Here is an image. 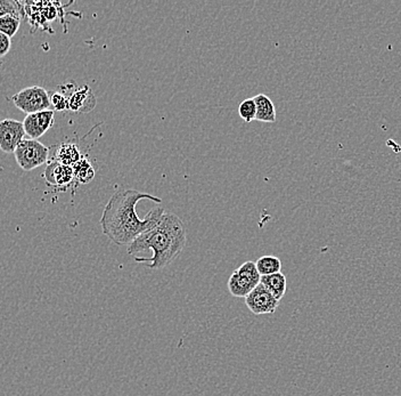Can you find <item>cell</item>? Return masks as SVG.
<instances>
[{
    "instance_id": "obj_1",
    "label": "cell",
    "mask_w": 401,
    "mask_h": 396,
    "mask_svg": "<svg viewBox=\"0 0 401 396\" xmlns=\"http://www.w3.org/2000/svg\"><path fill=\"white\" fill-rule=\"evenodd\" d=\"M142 200L162 202L159 197L137 190H121L109 198L100 223L103 233L115 245L128 247L162 219L164 209L161 207L154 208L144 219H140L137 215L136 206Z\"/></svg>"
},
{
    "instance_id": "obj_2",
    "label": "cell",
    "mask_w": 401,
    "mask_h": 396,
    "mask_svg": "<svg viewBox=\"0 0 401 396\" xmlns=\"http://www.w3.org/2000/svg\"><path fill=\"white\" fill-rule=\"evenodd\" d=\"M187 241V232L183 221L172 213L164 211L162 219L153 228L140 234L128 245V254L136 255L150 249V258H137L138 263H150L152 269L168 267L183 252Z\"/></svg>"
},
{
    "instance_id": "obj_3",
    "label": "cell",
    "mask_w": 401,
    "mask_h": 396,
    "mask_svg": "<svg viewBox=\"0 0 401 396\" xmlns=\"http://www.w3.org/2000/svg\"><path fill=\"white\" fill-rule=\"evenodd\" d=\"M18 166L25 172H31L47 163L49 148L37 139H24L14 152Z\"/></svg>"
},
{
    "instance_id": "obj_4",
    "label": "cell",
    "mask_w": 401,
    "mask_h": 396,
    "mask_svg": "<svg viewBox=\"0 0 401 396\" xmlns=\"http://www.w3.org/2000/svg\"><path fill=\"white\" fill-rule=\"evenodd\" d=\"M261 280L254 262H245L239 269L234 271L228 280V290L230 295L237 298H245L249 293L257 287Z\"/></svg>"
},
{
    "instance_id": "obj_5",
    "label": "cell",
    "mask_w": 401,
    "mask_h": 396,
    "mask_svg": "<svg viewBox=\"0 0 401 396\" xmlns=\"http://www.w3.org/2000/svg\"><path fill=\"white\" fill-rule=\"evenodd\" d=\"M11 101L14 103L15 107L27 115L42 112V111L49 110L52 107L49 94L46 89L40 86L22 89L20 92L13 95Z\"/></svg>"
},
{
    "instance_id": "obj_6",
    "label": "cell",
    "mask_w": 401,
    "mask_h": 396,
    "mask_svg": "<svg viewBox=\"0 0 401 396\" xmlns=\"http://www.w3.org/2000/svg\"><path fill=\"white\" fill-rule=\"evenodd\" d=\"M25 135L23 122L3 119L0 122V150L7 154L14 153Z\"/></svg>"
},
{
    "instance_id": "obj_7",
    "label": "cell",
    "mask_w": 401,
    "mask_h": 396,
    "mask_svg": "<svg viewBox=\"0 0 401 396\" xmlns=\"http://www.w3.org/2000/svg\"><path fill=\"white\" fill-rule=\"evenodd\" d=\"M245 304L256 315L275 313L280 306L277 299L261 284H258L257 287L245 297Z\"/></svg>"
},
{
    "instance_id": "obj_8",
    "label": "cell",
    "mask_w": 401,
    "mask_h": 396,
    "mask_svg": "<svg viewBox=\"0 0 401 396\" xmlns=\"http://www.w3.org/2000/svg\"><path fill=\"white\" fill-rule=\"evenodd\" d=\"M55 124V111L46 110L42 112L31 113L24 118L23 126L25 134L31 139L38 141L44 136Z\"/></svg>"
},
{
    "instance_id": "obj_9",
    "label": "cell",
    "mask_w": 401,
    "mask_h": 396,
    "mask_svg": "<svg viewBox=\"0 0 401 396\" xmlns=\"http://www.w3.org/2000/svg\"><path fill=\"white\" fill-rule=\"evenodd\" d=\"M42 176L47 185L57 189H65L74 180L73 168L65 166L55 160L48 163Z\"/></svg>"
},
{
    "instance_id": "obj_10",
    "label": "cell",
    "mask_w": 401,
    "mask_h": 396,
    "mask_svg": "<svg viewBox=\"0 0 401 396\" xmlns=\"http://www.w3.org/2000/svg\"><path fill=\"white\" fill-rule=\"evenodd\" d=\"M68 110L80 113L92 112L97 104L96 96L88 85H85L77 91H74L71 96L68 98Z\"/></svg>"
},
{
    "instance_id": "obj_11",
    "label": "cell",
    "mask_w": 401,
    "mask_h": 396,
    "mask_svg": "<svg viewBox=\"0 0 401 396\" xmlns=\"http://www.w3.org/2000/svg\"><path fill=\"white\" fill-rule=\"evenodd\" d=\"M260 284H263L265 289L268 290L269 293H272L278 302H280V299L283 298L284 295L287 293V276L282 272L261 276Z\"/></svg>"
},
{
    "instance_id": "obj_12",
    "label": "cell",
    "mask_w": 401,
    "mask_h": 396,
    "mask_svg": "<svg viewBox=\"0 0 401 396\" xmlns=\"http://www.w3.org/2000/svg\"><path fill=\"white\" fill-rule=\"evenodd\" d=\"M257 107V115L256 120L261 122H276V109L272 100L265 96V94H259L253 98Z\"/></svg>"
},
{
    "instance_id": "obj_13",
    "label": "cell",
    "mask_w": 401,
    "mask_h": 396,
    "mask_svg": "<svg viewBox=\"0 0 401 396\" xmlns=\"http://www.w3.org/2000/svg\"><path fill=\"white\" fill-rule=\"evenodd\" d=\"M83 159L79 148L74 143H62L59 145L56 151V159L59 163L65 166L73 167L76 163Z\"/></svg>"
},
{
    "instance_id": "obj_14",
    "label": "cell",
    "mask_w": 401,
    "mask_h": 396,
    "mask_svg": "<svg viewBox=\"0 0 401 396\" xmlns=\"http://www.w3.org/2000/svg\"><path fill=\"white\" fill-rule=\"evenodd\" d=\"M74 180L80 184H88L95 177V169L87 158L83 157L73 167Z\"/></svg>"
},
{
    "instance_id": "obj_15",
    "label": "cell",
    "mask_w": 401,
    "mask_h": 396,
    "mask_svg": "<svg viewBox=\"0 0 401 396\" xmlns=\"http://www.w3.org/2000/svg\"><path fill=\"white\" fill-rule=\"evenodd\" d=\"M256 265L261 276L276 274L282 269V262L276 256H263L256 262Z\"/></svg>"
},
{
    "instance_id": "obj_16",
    "label": "cell",
    "mask_w": 401,
    "mask_h": 396,
    "mask_svg": "<svg viewBox=\"0 0 401 396\" xmlns=\"http://www.w3.org/2000/svg\"><path fill=\"white\" fill-rule=\"evenodd\" d=\"M21 25V18L18 15L8 14L0 18V33H5L9 38L18 33Z\"/></svg>"
},
{
    "instance_id": "obj_17",
    "label": "cell",
    "mask_w": 401,
    "mask_h": 396,
    "mask_svg": "<svg viewBox=\"0 0 401 396\" xmlns=\"http://www.w3.org/2000/svg\"><path fill=\"white\" fill-rule=\"evenodd\" d=\"M239 115L245 122H251L256 120L257 115V107L253 98H246L242 103L239 104Z\"/></svg>"
},
{
    "instance_id": "obj_18",
    "label": "cell",
    "mask_w": 401,
    "mask_h": 396,
    "mask_svg": "<svg viewBox=\"0 0 401 396\" xmlns=\"http://www.w3.org/2000/svg\"><path fill=\"white\" fill-rule=\"evenodd\" d=\"M23 12L21 3L12 1V0H0V18L8 14L18 15L22 18Z\"/></svg>"
},
{
    "instance_id": "obj_19",
    "label": "cell",
    "mask_w": 401,
    "mask_h": 396,
    "mask_svg": "<svg viewBox=\"0 0 401 396\" xmlns=\"http://www.w3.org/2000/svg\"><path fill=\"white\" fill-rule=\"evenodd\" d=\"M50 103L53 105L55 111H65V110H68V98H66L64 94H62V93H54V94L50 96Z\"/></svg>"
},
{
    "instance_id": "obj_20",
    "label": "cell",
    "mask_w": 401,
    "mask_h": 396,
    "mask_svg": "<svg viewBox=\"0 0 401 396\" xmlns=\"http://www.w3.org/2000/svg\"><path fill=\"white\" fill-rule=\"evenodd\" d=\"M12 48V38H9L5 33H0V59L6 57Z\"/></svg>"
}]
</instances>
